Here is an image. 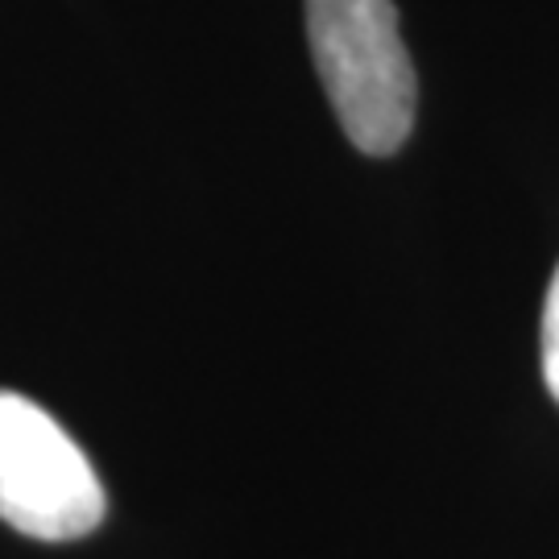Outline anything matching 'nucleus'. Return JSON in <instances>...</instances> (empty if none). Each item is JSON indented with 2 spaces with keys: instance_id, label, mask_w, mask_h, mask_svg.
I'll list each match as a JSON object with an SVG mask.
<instances>
[{
  "instance_id": "1",
  "label": "nucleus",
  "mask_w": 559,
  "mask_h": 559,
  "mask_svg": "<svg viewBox=\"0 0 559 559\" xmlns=\"http://www.w3.org/2000/svg\"><path fill=\"white\" fill-rule=\"evenodd\" d=\"M307 41L344 138L369 158L399 154L419 112V80L394 0H307Z\"/></svg>"
},
{
  "instance_id": "2",
  "label": "nucleus",
  "mask_w": 559,
  "mask_h": 559,
  "mask_svg": "<svg viewBox=\"0 0 559 559\" xmlns=\"http://www.w3.org/2000/svg\"><path fill=\"white\" fill-rule=\"evenodd\" d=\"M108 498L83 448L38 402L0 390V522L29 539L92 535Z\"/></svg>"
},
{
  "instance_id": "3",
  "label": "nucleus",
  "mask_w": 559,
  "mask_h": 559,
  "mask_svg": "<svg viewBox=\"0 0 559 559\" xmlns=\"http://www.w3.org/2000/svg\"><path fill=\"white\" fill-rule=\"evenodd\" d=\"M543 381L551 399L559 402V265L547 286V302H543Z\"/></svg>"
}]
</instances>
